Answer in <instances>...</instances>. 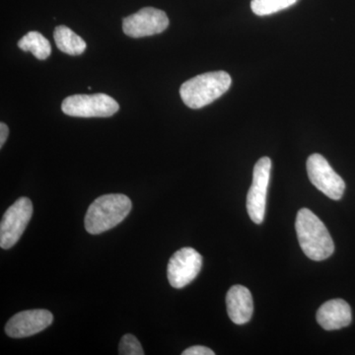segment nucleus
I'll use <instances>...</instances> for the list:
<instances>
[{"label":"nucleus","instance_id":"f257e3e1","mask_svg":"<svg viewBox=\"0 0 355 355\" xmlns=\"http://www.w3.org/2000/svg\"><path fill=\"white\" fill-rule=\"evenodd\" d=\"M295 228L299 245L311 260L324 261L334 254L335 244L328 229L310 209L299 210Z\"/></svg>","mask_w":355,"mask_h":355},{"label":"nucleus","instance_id":"f03ea898","mask_svg":"<svg viewBox=\"0 0 355 355\" xmlns=\"http://www.w3.org/2000/svg\"><path fill=\"white\" fill-rule=\"evenodd\" d=\"M132 207L130 198L121 193H111L96 198L86 212L85 229L93 235L106 232L125 220Z\"/></svg>","mask_w":355,"mask_h":355},{"label":"nucleus","instance_id":"7ed1b4c3","mask_svg":"<svg viewBox=\"0 0 355 355\" xmlns=\"http://www.w3.org/2000/svg\"><path fill=\"white\" fill-rule=\"evenodd\" d=\"M231 83L232 79L227 72H207L183 83L180 88V95L189 108L200 109L225 94Z\"/></svg>","mask_w":355,"mask_h":355},{"label":"nucleus","instance_id":"20e7f679","mask_svg":"<svg viewBox=\"0 0 355 355\" xmlns=\"http://www.w3.org/2000/svg\"><path fill=\"white\" fill-rule=\"evenodd\" d=\"M119 109L118 102L103 93L69 96L65 98L62 105L65 114L77 118H109Z\"/></svg>","mask_w":355,"mask_h":355},{"label":"nucleus","instance_id":"39448f33","mask_svg":"<svg viewBox=\"0 0 355 355\" xmlns=\"http://www.w3.org/2000/svg\"><path fill=\"white\" fill-rule=\"evenodd\" d=\"M33 205L28 198H20L6 210L0 224V246L10 249L24 233L31 220Z\"/></svg>","mask_w":355,"mask_h":355},{"label":"nucleus","instance_id":"423d86ee","mask_svg":"<svg viewBox=\"0 0 355 355\" xmlns=\"http://www.w3.org/2000/svg\"><path fill=\"white\" fill-rule=\"evenodd\" d=\"M307 173L311 183L334 200H340L345 191V183L321 154L314 153L307 160Z\"/></svg>","mask_w":355,"mask_h":355},{"label":"nucleus","instance_id":"0eeeda50","mask_svg":"<svg viewBox=\"0 0 355 355\" xmlns=\"http://www.w3.org/2000/svg\"><path fill=\"white\" fill-rule=\"evenodd\" d=\"M270 171L272 160L268 157L261 158L254 167L253 182L247 196V210L250 218L256 224L263 223L265 219Z\"/></svg>","mask_w":355,"mask_h":355},{"label":"nucleus","instance_id":"6e6552de","mask_svg":"<svg viewBox=\"0 0 355 355\" xmlns=\"http://www.w3.org/2000/svg\"><path fill=\"white\" fill-rule=\"evenodd\" d=\"M202 266V254L193 248H182L173 254L168 263L169 284L174 288H183L198 277Z\"/></svg>","mask_w":355,"mask_h":355},{"label":"nucleus","instance_id":"1a4fd4ad","mask_svg":"<svg viewBox=\"0 0 355 355\" xmlns=\"http://www.w3.org/2000/svg\"><path fill=\"white\" fill-rule=\"evenodd\" d=\"M169 26V18L164 11L153 7H144L139 12L128 16L123 21L125 34L132 38L153 36L164 32Z\"/></svg>","mask_w":355,"mask_h":355},{"label":"nucleus","instance_id":"9d476101","mask_svg":"<svg viewBox=\"0 0 355 355\" xmlns=\"http://www.w3.org/2000/svg\"><path fill=\"white\" fill-rule=\"evenodd\" d=\"M53 322V314L48 310L22 311L14 315L6 326V335L10 338H27L41 333Z\"/></svg>","mask_w":355,"mask_h":355},{"label":"nucleus","instance_id":"9b49d317","mask_svg":"<svg viewBox=\"0 0 355 355\" xmlns=\"http://www.w3.org/2000/svg\"><path fill=\"white\" fill-rule=\"evenodd\" d=\"M352 321V308L343 299L327 301L317 312V322L324 330H340Z\"/></svg>","mask_w":355,"mask_h":355},{"label":"nucleus","instance_id":"f8f14e48","mask_svg":"<svg viewBox=\"0 0 355 355\" xmlns=\"http://www.w3.org/2000/svg\"><path fill=\"white\" fill-rule=\"evenodd\" d=\"M226 305L228 316L233 323L244 324L251 320L254 311L253 297L247 287H231L226 295Z\"/></svg>","mask_w":355,"mask_h":355},{"label":"nucleus","instance_id":"ddd939ff","mask_svg":"<svg viewBox=\"0 0 355 355\" xmlns=\"http://www.w3.org/2000/svg\"><path fill=\"white\" fill-rule=\"evenodd\" d=\"M53 39L58 50L69 55H83L86 49L85 41L67 26H58L53 32Z\"/></svg>","mask_w":355,"mask_h":355},{"label":"nucleus","instance_id":"4468645a","mask_svg":"<svg viewBox=\"0 0 355 355\" xmlns=\"http://www.w3.org/2000/svg\"><path fill=\"white\" fill-rule=\"evenodd\" d=\"M18 46L24 51H31L38 60H44L50 57L51 46L50 42L39 32H29L18 42Z\"/></svg>","mask_w":355,"mask_h":355},{"label":"nucleus","instance_id":"2eb2a0df","mask_svg":"<svg viewBox=\"0 0 355 355\" xmlns=\"http://www.w3.org/2000/svg\"><path fill=\"white\" fill-rule=\"evenodd\" d=\"M298 0H252L251 8L258 16L272 15L288 8Z\"/></svg>","mask_w":355,"mask_h":355},{"label":"nucleus","instance_id":"dca6fc26","mask_svg":"<svg viewBox=\"0 0 355 355\" xmlns=\"http://www.w3.org/2000/svg\"><path fill=\"white\" fill-rule=\"evenodd\" d=\"M119 354L121 355H144L141 345L135 336L127 334L121 338Z\"/></svg>","mask_w":355,"mask_h":355},{"label":"nucleus","instance_id":"f3484780","mask_svg":"<svg viewBox=\"0 0 355 355\" xmlns=\"http://www.w3.org/2000/svg\"><path fill=\"white\" fill-rule=\"evenodd\" d=\"M183 355H214V352L209 347H202V345H195V347H189L182 352Z\"/></svg>","mask_w":355,"mask_h":355},{"label":"nucleus","instance_id":"a211bd4d","mask_svg":"<svg viewBox=\"0 0 355 355\" xmlns=\"http://www.w3.org/2000/svg\"><path fill=\"white\" fill-rule=\"evenodd\" d=\"M9 135V128L7 127L6 123H0V147H3L4 144H6L7 137H8Z\"/></svg>","mask_w":355,"mask_h":355}]
</instances>
